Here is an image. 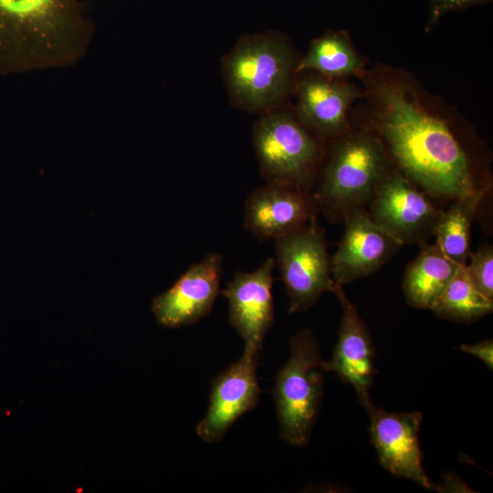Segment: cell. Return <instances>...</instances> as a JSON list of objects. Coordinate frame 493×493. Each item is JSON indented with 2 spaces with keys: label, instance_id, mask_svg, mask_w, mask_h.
<instances>
[{
  "label": "cell",
  "instance_id": "6da1fadb",
  "mask_svg": "<svg viewBox=\"0 0 493 493\" xmlns=\"http://www.w3.org/2000/svg\"><path fill=\"white\" fill-rule=\"evenodd\" d=\"M374 123L401 173L425 194L456 199L476 189L467 158L443 121L428 112L409 87L371 78Z\"/></svg>",
  "mask_w": 493,
  "mask_h": 493
},
{
  "label": "cell",
  "instance_id": "7a4b0ae2",
  "mask_svg": "<svg viewBox=\"0 0 493 493\" xmlns=\"http://www.w3.org/2000/svg\"><path fill=\"white\" fill-rule=\"evenodd\" d=\"M91 36L79 0H0V73L74 65Z\"/></svg>",
  "mask_w": 493,
  "mask_h": 493
},
{
  "label": "cell",
  "instance_id": "3957f363",
  "mask_svg": "<svg viewBox=\"0 0 493 493\" xmlns=\"http://www.w3.org/2000/svg\"><path fill=\"white\" fill-rule=\"evenodd\" d=\"M300 58L282 32L267 30L241 37L221 61L233 105L260 114L282 107L294 93Z\"/></svg>",
  "mask_w": 493,
  "mask_h": 493
},
{
  "label": "cell",
  "instance_id": "277c9868",
  "mask_svg": "<svg viewBox=\"0 0 493 493\" xmlns=\"http://www.w3.org/2000/svg\"><path fill=\"white\" fill-rule=\"evenodd\" d=\"M331 142L327 156L323 155L313 196L320 211L337 220L370 203L393 168L385 144L371 131L348 130Z\"/></svg>",
  "mask_w": 493,
  "mask_h": 493
},
{
  "label": "cell",
  "instance_id": "5b68a950",
  "mask_svg": "<svg viewBox=\"0 0 493 493\" xmlns=\"http://www.w3.org/2000/svg\"><path fill=\"white\" fill-rule=\"evenodd\" d=\"M289 347V358L276 377L275 404L280 437L291 446H304L320 410L326 362L308 329L292 336Z\"/></svg>",
  "mask_w": 493,
  "mask_h": 493
},
{
  "label": "cell",
  "instance_id": "8992f818",
  "mask_svg": "<svg viewBox=\"0 0 493 493\" xmlns=\"http://www.w3.org/2000/svg\"><path fill=\"white\" fill-rule=\"evenodd\" d=\"M253 144L267 182L306 192L315 185L323 158L321 141L282 107L262 113L253 127Z\"/></svg>",
  "mask_w": 493,
  "mask_h": 493
},
{
  "label": "cell",
  "instance_id": "52a82bcc",
  "mask_svg": "<svg viewBox=\"0 0 493 493\" xmlns=\"http://www.w3.org/2000/svg\"><path fill=\"white\" fill-rule=\"evenodd\" d=\"M277 263L288 298V313L313 306L333 279L324 231L316 218L301 228L274 239Z\"/></svg>",
  "mask_w": 493,
  "mask_h": 493
},
{
  "label": "cell",
  "instance_id": "ba28073f",
  "mask_svg": "<svg viewBox=\"0 0 493 493\" xmlns=\"http://www.w3.org/2000/svg\"><path fill=\"white\" fill-rule=\"evenodd\" d=\"M372 220L401 245L426 243L442 211L398 170L378 184L370 201Z\"/></svg>",
  "mask_w": 493,
  "mask_h": 493
},
{
  "label": "cell",
  "instance_id": "9c48e42d",
  "mask_svg": "<svg viewBox=\"0 0 493 493\" xmlns=\"http://www.w3.org/2000/svg\"><path fill=\"white\" fill-rule=\"evenodd\" d=\"M293 94L299 121L321 142H331L349 130V109L363 90L346 79L301 70L296 75Z\"/></svg>",
  "mask_w": 493,
  "mask_h": 493
},
{
  "label": "cell",
  "instance_id": "30bf717a",
  "mask_svg": "<svg viewBox=\"0 0 493 493\" xmlns=\"http://www.w3.org/2000/svg\"><path fill=\"white\" fill-rule=\"evenodd\" d=\"M258 356L244 348L241 357L213 379L206 414L195 429L203 441L221 440L240 416L257 405L261 393L257 377Z\"/></svg>",
  "mask_w": 493,
  "mask_h": 493
},
{
  "label": "cell",
  "instance_id": "8fae6325",
  "mask_svg": "<svg viewBox=\"0 0 493 493\" xmlns=\"http://www.w3.org/2000/svg\"><path fill=\"white\" fill-rule=\"evenodd\" d=\"M223 257L207 254L191 265L164 292L154 297L152 310L165 328L192 325L207 316L220 293Z\"/></svg>",
  "mask_w": 493,
  "mask_h": 493
},
{
  "label": "cell",
  "instance_id": "7c38bea8",
  "mask_svg": "<svg viewBox=\"0 0 493 493\" xmlns=\"http://www.w3.org/2000/svg\"><path fill=\"white\" fill-rule=\"evenodd\" d=\"M320 211L313 194L292 184L267 182L245 204L244 226L259 241L276 239L315 219Z\"/></svg>",
  "mask_w": 493,
  "mask_h": 493
},
{
  "label": "cell",
  "instance_id": "4fadbf2b",
  "mask_svg": "<svg viewBox=\"0 0 493 493\" xmlns=\"http://www.w3.org/2000/svg\"><path fill=\"white\" fill-rule=\"evenodd\" d=\"M342 218L344 234L330 257L331 278L341 286L375 272L402 246L372 220L364 207L352 208Z\"/></svg>",
  "mask_w": 493,
  "mask_h": 493
},
{
  "label": "cell",
  "instance_id": "5bb4252c",
  "mask_svg": "<svg viewBox=\"0 0 493 493\" xmlns=\"http://www.w3.org/2000/svg\"><path fill=\"white\" fill-rule=\"evenodd\" d=\"M364 407L370 418L372 443L381 465L394 476L434 489L422 464L418 437L422 414L386 412L372 403Z\"/></svg>",
  "mask_w": 493,
  "mask_h": 493
},
{
  "label": "cell",
  "instance_id": "9a60e30c",
  "mask_svg": "<svg viewBox=\"0 0 493 493\" xmlns=\"http://www.w3.org/2000/svg\"><path fill=\"white\" fill-rule=\"evenodd\" d=\"M275 259L267 258L253 272L236 271L220 293L227 299L229 321L244 341L245 348L257 353L273 324L272 296Z\"/></svg>",
  "mask_w": 493,
  "mask_h": 493
},
{
  "label": "cell",
  "instance_id": "2e32d148",
  "mask_svg": "<svg viewBox=\"0 0 493 493\" xmlns=\"http://www.w3.org/2000/svg\"><path fill=\"white\" fill-rule=\"evenodd\" d=\"M331 292L341 303L342 317L338 330V341L331 360L326 362V370L335 372L342 382L351 384L363 406H366L372 403L369 389L375 373L371 336L342 286L334 282Z\"/></svg>",
  "mask_w": 493,
  "mask_h": 493
},
{
  "label": "cell",
  "instance_id": "e0dca14e",
  "mask_svg": "<svg viewBox=\"0 0 493 493\" xmlns=\"http://www.w3.org/2000/svg\"><path fill=\"white\" fill-rule=\"evenodd\" d=\"M459 267L435 244L422 245L419 255L408 265L404 275L402 287L407 303L430 309Z\"/></svg>",
  "mask_w": 493,
  "mask_h": 493
},
{
  "label": "cell",
  "instance_id": "ac0fdd59",
  "mask_svg": "<svg viewBox=\"0 0 493 493\" xmlns=\"http://www.w3.org/2000/svg\"><path fill=\"white\" fill-rule=\"evenodd\" d=\"M364 66L347 32L330 30L311 41L299 59L297 73L310 70L330 79H346L363 74Z\"/></svg>",
  "mask_w": 493,
  "mask_h": 493
},
{
  "label": "cell",
  "instance_id": "d6986e66",
  "mask_svg": "<svg viewBox=\"0 0 493 493\" xmlns=\"http://www.w3.org/2000/svg\"><path fill=\"white\" fill-rule=\"evenodd\" d=\"M482 191L456 198L436 221L432 235L435 245L453 262L464 266L470 254V232L473 217L483 196Z\"/></svg>",
  "mask_w": 493,
  "mask_h": 493
},
{
  "label": "cell",
  "instance_id": "ffe728a7",
  "mask_svg": "<svg viewBox=\"0 0 493 493\" xmlns=\"http://www.w3.org/2000/svg\"><path fill=\"white\" fill-rule=\"evenodd\" d=\"M430 309L441 318L470 321L492 312L493 299L477 290L464 265L457 268Z\"/></svg>",
  "mask_w": 493,
  "mask_h": 493
},
{
  "label": "cell",
  "instance_id": "44dd1931",
  "mask_svg": "<svg viewBox=\"0 0 493 493\" xmlns=\"http://www.w3.org/2000/svg\"><path fill=\"white\" fill-rule=\"evenodd\" d=\"M470 261L466 264L467 274L477 290L493 299V249L490 246H481L476 253L469 254Z\"/></svg>",
  "mask_w": 493,
  "mask_h": 493
},
{
  "label": "cell",
  "instance_id": "7402d4cb",
  "mask_svg": "<svg viewBox=\"0 0 493 493\" xmlns=\"http://www.w3.org/2000/svg\"><path fill=\"white\" fill-rule=\"evenodd\" d=\"M492 0H428L429 19L427 26H435L441 17L454 11H461L477 5H484Z\"/></svg>",
  "mask_w": 493,
  "mask_h": 493
},
{
  "label": "cell",
  "instance_id": "603a6c76",
  "mask_svg": "<svg viewBox=\"0 0 493 493\" xmlns=\"http://www.w3.org/2000/svg\"><path fill=\"white\" fill-rule=\"evenodd\" d=\"M461 351L475 355L482 360L488 367L493 368V341L491 339L485 340L476 344H462Z\"/></svg>",
  "mask_w": 493,
  "mask_h": 493
},
{
  "label": "cell",
  "instance_id": "cb8c5ba5",
  "mask_svg": "<svg viewBox=\"0 0 493 493\" xmlns=\"http://www.w3.org/2000/svg\"><path fill=\"white\" fill-rule=\"evenodd\" d=\"M434 489L439 492H472L467 485L454 474L444 475L441 486L435 487Z\"/></svg>",
  "mask_w": 493,
  "mask_h": 493
}]
</instances>
